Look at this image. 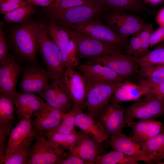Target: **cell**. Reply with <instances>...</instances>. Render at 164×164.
<instances>
[{
  "mask_svg": "<svg viewBox=\"0 0 164 164\" xmlns=\"http://www.w3.org/2000/svg\"><path fill=\"white\" fill-rule=\"evenodd\" d=\"M2 0H0V1H2Z\"/></svg>",
  "mask_w": 164,
  "mask_h": 164,
  "instance_id": "obj_51",
  "label": "cell"
},
{
  "mask_svg": "<svg viewBox=\"0 0 164 164\" xmlns=\"http://www.w3.org/2000/svg\"><path fill=\"white\" fill-rule=\"evenodd\" d=\"M95 120L109 138L121 133L126 126L125 108L112 97Z\"/></svg>",
  "mask_w": 164,
  "mask_h": 164,
  "instance_id": "obj_6",
  "label": "cell"
},
{
  "mask_svg": "<svg viewBox=\"0 0 164 164\" xmlns=\"http://www.w3.org/2000/svg\"><path fill=\"white\" fill-rule=\"evenodd\" d=\"M109 139L107 141V144L112 149L139 161L149 163L139 144L132 137L128 136L122 132Z\"/></svg>",
  "mask_w": 164,
  "mask_h": 164,
  "instance_id": "obj_16",
  "label": "cell"
},
{
  "mask_svg": "<svg viewBox=\"0 0 164 164\" xmlns=\"http://www.w3.org/2000/svg\"><path fill=\"white\" fill-rule=\"evenodd\" d=\"M36 49L41 55L50 79L63 77L66 67L62 60L60 50L48 36L44 25L33 24Z\"/></svg>",
  "mask_w": 164,
  "mask_h": 164,
  "instance_id": "obj_1",
  "label": "cell"
},
{
  "mask_svg": "<svg viewBox=\"0 0 164 164\" xmlns=\"http://www.w3.org/2000/svg\"><path fill=\"white\" fill-rule=\"evenodd\" d=\"M149 92L159 98L164 99V82L150 88Z\"/></svg>",
  "mask_w": 164,
  "mask_h": 164,
  "instance_id": "obj_46",
  "label": "cell"
},
{
  "mask_svg": "<svg viewBox=\"0 0 164 164\" xmlns=\"http://www.w3.org/2000/svg\"><path fill=\"white\" fill-rule=\"evenodd\" d=\"M140 46V39L138 32L132 35L129 40L128 45L125 49L124 53L137 58Z\"/></svg>",
  "mask_w": 164,
  "mask_h": 164,
  "instance_id": "obj_42",
  "label": "cell"
},
{
  "mask_svg": "<svg viewBox=\"0 0 164 164\" xmlns=\"http://www.w3.org/2000/svg\"><path fill=\"white\" fill-rule=\"evenodd\" d=\"M107 25L116 34L125 39L139 32L144 27L145 22L135 24H126L116 22L106 23Z\"/></svg>",
  "mask_w": 164,
  "mask_h": 164,
  "instance_id": "obj_33",
  "label": "cell"
},
{
  "mask_svg": "<svg viewBox=\"0 0 164 164\" xmlns=\"http://www.w3.org/2000/svg\"><path fill=\"white\" fill-rule=\"evenodd\" d=\"M68 28L92 38L121 46L125 49L129 43L128 39L116 34L99 17L85 22L73 25Z\"/></svg>",
  "mask_w": 164,
  "mask_h": 164,
  "instance_id": "obj_7",
  "label": "cell"
},
{
  "mask_svg": "<svg viewBox=\"0 0 164 164\" xmlns=\"http://www.w3.org/2000/svg\"><path fill=\"white\" fill-rule=\"evenodd\" d=\"M60 51L62 60L66 68L69 67L74 68L78 65L77 49L73 40L70 39L68 43Z\"/></svg>",
  "mask_w": 164,
  "mask_h": 164,
  "instance_id": "obj_36",
  "label": "cell"
},
{
  "mask_svg": "<svg viewBox=\"0 0 164 164\" xmlns=\"http://www.w3.org/2000/svg\"><path fill=\"white\" fill-rule=\"evenodd\" d=\"M164 41V27L159 26L152 33L150 38V48Z\"/></svg>",
  "mask_w": 164,
  "mask_h": 164,
  "instance_id": "obj_43",
  "label": "cell"
},
{
  "mask_svg": "<svg viewBox=\"0 0 164 164\" xmlns=\"http://www.w3.org/2000/svg\"><path fill=\"white\" fill-rule=\"evenodd\" d=\"M13 101L20 120L28 116L34 117L45 103L35 94L23 92H17Z\"/></svg>",
  "mask_w": 164,
  "mask_h": 164,
  "instance_id": "obj_19",
  "label": "cell"
},
{
  "mask_svg": "<svg viewBox=\"0 0 164 164\" xmlns=\"http://www.w3.org/2000/svg\"><path fill=\"white\" fill-rule=\"evenodd\" d=\"M109 11L99 0H91L81 5L73 7L50 16L52 21L63 28L88 21Z\"/></svg>",
  "mask_w": 164,
  "mask_h": 164,
  "instance_id": "obj_3",
  "label": "cell"
},
{
  "mask_svg": "<svg viewBox=\"0 0 164 164\" xmlns=\"http://www.w3.org/2000/svg\"></svg>",
  "mask_w": 164,
  "mask_h": 164,
  "instance_id": "obj_52",
  "label": "cell"
},
{
  "mask_svg": "<svg viewBox=\"0 0 164 164\" xmlns=\"http://www.w3.org/2000/svg\"><path fill=\"white\" fill-rule=\"evenodd\" d=\"M110 10L140 13L145 8L140 0H99Z\"/></svg>",
  "mask_w": 164,
  "mask_h": 164,
  "instance_id": "obj_28",
  "label": "cell"
},
{
  "mask_svg": "<svg viewBox=\"0 0 164 164\" xmlns=\"http://www.w3.org/2000/svg\"><path fill=\"white\" fill-rule=\"evenodd\" d=\"M22 70L16 61L9 55L0 61V94L14 99L17 92L15 87Z\"/></svg>",
  "mask_w": 164,
  "mask_h": 164,
  "instance_id": "obj_13",
  "label": "cell"
},
{
  "mask_svg": "<svg viewBox=\"0 0 164 164\" xmlns=\"http://www.w3.org/2000/svg\"><path fill=\"white\" fill-rule=\"evenodd\" d=\"M137 75L139 84L149 89L164 82V64L140 67Z\"/></svg>",
  "mask_w": 164,
  "mask_h": 164,
  "instance_id": "obj_25",
  "label": "cell"
},
{
  "mask_svg": "<svg viewBox=\"0 0 164 164\" xmlns=\"http://www.w3.org/2000/svg\"><path fill=\"white\" fill-rule=\"evenodd\" d=\"M125 112L126 124L135 119H149L162 116L164 115V99L149 92L125 108Z\"/></svg>",
  "mask_w": 164,
  "mask_h": 164,
  "instance_id": "obj_4",
  "label": "cell"
},
{
  "mask_svg": "<svg viewBox=\"0 0 164 164\" xmlns=\"http://www.w3.org/2000/svg\"><path fill=\"white\" fill-rule=\"evenodd\" d=\"M156 19L159 26L164 27V7L159 12L156 16Z\"/></svg>",
  "mask_w": 164,
  "mask_h": 164,
  "instance_id": "obj_48",
  "label": "cell"
},
{
  "mask_svg": "<svg viewBox=\"0 0 164 164\" xmlns=\"http://www.w3.org/2000/svg\"><path fill=\"white\" fill-rule=\"evenodd\" d=\"M80 69L87 81L91 83L119 82L127 79L108 67L98 63L81 64Z\"/></svg>",
  "mask_w": 164,
  "mask_h": 164,
  "instance_id": "obj_15",
  "label": "cell"
},
{
  "mask_svg": "<svg viewBox=\"0 0 164 164\" xmlns=\"http://www.w3.org/2000/svg\"><path fill=\"white\" fill-rule=\"evenodd\" d=\"M63 77L51 79L47 87L38 94L48 104L65 113L74 105L68 94Z\"/></svg>",
  "mask_w": 164,
  "mask_h": 164,
  "instance_id": "obj_10",
  "label": "cell"
},
{
  "mask_svg": "<svg viewBox=\"0 0 164 164\" xmlns=\"http://www.w3.org/2000/svg\"><path fill=\"white\" fill-rule=\"evenodd\" d=\"M87 63H98L106 66L127 79L137 75L140 67L138 58L123 53L89 59Z\"/></svg>",
  "mask_w": 164,
  "mask_h": 164,
  "instance_id": "obj_8",
  "label": "cell"
},
{
  "mask_svg": "<svg viewBox=\"0 0 164 164\" xmlns=\"http://www.w3.org/2000/svg\"><path fill=\"white\" fill-rule=\"evenodd\" d=\"M148 3L152 5H157L160 3L163 0H144Z\"/></svg>",
  "mask_w": 164,
  "mask_h": 164,
  "instance_id": "obj_49",
  "label": "cell"
},
{
  "mask_svg": "<svg viewBox=\"0 0 164 164\" xmlns=\"http://www.w3.org/2000/svg\"><path fill=\"white\" fill-rule=\"evenodd\" d=\"M102 143L85 133L82 138L70 152L82 159L95 164L97 157L105 152Z\"/></svg>",
  "mask_w": 164,
  "mask_h": 164,
  "instance_id": "obj_21",
  "label": "cell"
},
{
  "mask_svg": "<svg viewBox=\"0 0 164 164\" xmlns=\"http://www.w3.org/2000/svg\"><path fill=\"white\" fill-rule=\"evenodd\" d=\"M22 71L19 83L22 92L39 94L45 89L50 83V79L47 71L40 66L31 65Z\"/></svg>",
  "mask_w": 164,
  "mask_h": 164,
  "instance_id": "obj_11",
  "label": "cell"
},
{
  "mask_svg": "<svg viewBox=\"0 0 164 164\" xmlns=\"http://www.w3.org/2000/svg\"><path fill=\"white\" fill-rule=\"evenodd\" d=\"M49 143L51 146L64 151H70L78 143L85 135L84 132L71 134H63L52 133L48 131L43 132Z\"/></svg>",
  "mask_w": 164,
  "mask_h": 164,
  "instance_id": "obj_26",
  "label": "cell"
},
{
  "mask_svg": "<svg viewBox=\"0 0 164 164\" xmlns=\"http://www.w3.org/2000/svg\"><path fill=\"white\" fill-rule=\"evenodd\" d=\"M70 153L60 164H93L92 162L84 160Z\"/></svg>",
  "mask_w": 164,
  "mask_h": 164,
  "instance_id": "obj_45",
  "label": "cell"
},
{
  "mask_svg": "<svg viewBox=\"0 0 164 164\" xmlns=\"http://www.w3.org/2000/svg\"><path fill=\"white\" fill-rule=\"evenodd\" d=\"M24 0H2L0 1V12L1 14L15 10L26 5Z\"/></svg>",
  "mask_w": 164,
  "mask_h": 164,
  "instance_id": "obj_41",
  "label": "cell"
},
{
  "mask_svg": "<svg viewBox=\"0 0 164 164\" xmlns=\"http://www.w3.org/2000/svg\"><path fill=\"white\" fill-rule=\"evenodd\" d=\"M126 126L131 128L132 137L138 143L157 135L163 126L160 121L153 119L140 120L137 121L131 120L127 123Z\"/></svg>",
  "mask_w": 164,
  "mask_h": 164,
  "instance_id": "obj_20",
  "label": "cell"
},
{
  "mask_svg": "<svg viewBox=\"0 0 164 164\" xmlns=\"http://www.w3.org/2000/svg\"><path fill=\"white\" fill-rule=\"evenodd\" d=\"M137 159L127 156L123 153L112 149L110 152L96 158L95 164H137Z\"/></svg>",
  "mask_w": 164,
  "mask_h": 164,
  "instance_id": "obj_31",
  "label": "cell"
},
{
  "mask_svg": "<svg viewBox=\"0 0 164 164\" xmlns=\"http://www.w3.org/2000/svg\"><path fill=\"white\" fill-rule=\"evenodd\" d=\"M65 151L50 145L43 135L37 136L32 146L27 164H60L67 156Z\"/></svg>",
  "mask_w": 164,
  "mask_h": 164,
  "instance_id": "obj_9",
  "label": "cell"
},
{
  "mask_svg": "<svg viewBox=\"0 0 164 164\" xmlns=\"http://www.w3.org/2000/svg\"><path fill=\"white\" fill-rule=\"evenodd\" d=\"M64 114L45 102L32 120L33 126L37 132L52 130L59 125Z\"/></svg>",
  "mask_w": 164,
  "mask_h": 164,
  "instance_id": "obj_17",
  "label": "cell"
},
{
  "mask_svg": "<svg viewBox=\"0 0 164 164\" xmlns=\"http://www.w3.org/2000/svg\"><path fill=\"white\" fill-rule=\"evenodd\" d=\"M13 40L17 51L21 56L30 62L36 61L37 49L33 24H27L17 29Z\"/></svg>",
  "mask_w": 164,
  "mask_h": 164,
  "instance_id": "obj_12",
  "label": "cell"
},
{
  "mask_svg": "<svg viewBox=\"0 0 164 164\" xmlns=\"http://www.w3.org/2000/svg\"><path fill=\"white\" fill-rule=\"evenodd\" d=\"M154 31L152 25L146 24L143 29L139 32L140 48L137 58H140L149 52V40L150 35Z\"/></svg>",
  "mask_w": 164,
  "mask_h": 164,
  "instance_id": "obj_39",
  "label": "cell"
},
{
  "mask_svg": "<svg viewBox=\"0 0 164 164\" xmlns=\"http://www.w3.org/2000/svg\"><path fill=\"white\" fill-rule=\"evenodd\" d=\"M87 82L88 92L84 105L87 107L88 114L95 120L100 112L111 98L121 82L98 83Z\"/></svg>",
  "mask_w": 164,
  "mask_h": 164,
  "instance_id": "obj_5",
  "label": "cell"
},
{
  "mask_svg": "<svg viewBox=\"0 0 164 164\" xmlns=\"http://www.w3.org/2000/svg\"><path fill=\"white\" fill-rule=\"evenodd\" d=\"M138 143L149 163L161 162L164 160V127L155 136Z\"/></svg>",
  "mask_w": 164,
  "mask_h": 164,
  "instance_id": "obj_22",
  "label": "cell"
},
{
  "mask_svg": "<svg viewBox=\"0 0 164 164\" xmlns=\"http://www.w3.org/2000/svg\"><path fill=\"white\" fill-rule=\"evenodd\" d=\"M149 92V89L139 84H135L125 80L121 83L115 90L112 98L119 103L135 101Z\"/></svg>",
  "mask_w": 164,
  "mask_h": 164,
  "instance_id": "obj_23",
  "label": "cell"
},
{
  "mask_svg": "<svg viewBox=\"0 0 164 164\" xmlns=\"http://www.w3.org/2000/svg\"><path fill=\"white\" fill-rule=\"evenodd\" d=\"M44 26L49 36L61 50L70 39L67 32L62 27L52 21Z\"/></svg>",
  "mask_w": 164,
  "mask_h": 164,
  "instance_id": "obj_30",
  "label": "cell"
},
{
  "mask_svg": "<svg viewBox=\"0 0 164 164\" xmlns=\"http://www.w3.org/2000/svg\"><path fill=\"white\" fill-rule=\"evenodd\" d=\"M64 81L68 94L74 105L84 104L88 92V84L83 75L74 68L66 67Z\"/></svg>",
  "mask_w": 164,
  "mask_h": 164,
  "instance_id": "obj_14",
  "label": "cell"
},
{
  "mask_svg": "<svg viewBox=\"0 0 164 164\" xmlns=\"http://www.w3.org/2000/svg\"><path fill=\"white\" fill-rule=\"evenodd\" d=\"M33 5L42 7H48L54 2L53 0H24Z\"/></svg>",
  "mask_w": 164,
  "mask_h": 164,
  "instance_id": "obj_47",
  "label": "cell"
},
{
  "mask_svg": "<svg viewBox=\"0 0 164 164\" xmlns=\"http://www.w3.org/2000/svg\"><path fill=\"white\" fill-rule=\"evenodd\" d=\"M13 99L0 94V124H5L12 120L15 111Z\"/></svg>",
  "mask_w": 164,
  "mask_h": 164,
  "instance_id": "obj_37",
  "label": "cell"
},
{
  "mask_svg": "<svg viewBox=\"0 0 164 164\" xmlns=\"http://www.w3.org/2000/svg\"><path fill=\"white\" fill-rule=\"evenodd\" d=\"M63 28L77 45L78 60L125 53V49L121 46L92 38L69 28Z\"/></svg>",
  "mask_w": 164,
  "mask_h": 164,
  "instance_id": "obj_2",
  "label": "cell"
},
{
  "mask_svg": "<svg viewBox=\"0 0 164 164\" xmlns=\"http://www.w3.org/2000/svg\"><path fill=\"white\" fill-rule=\"evenodd\" d=\"M37 133L33 126L31 117H27L20 120L9 133L5 160L26 139L31 137H36Z\"/></svg>",
  "mask_w": 164,
  "mask_h": 164,
  "instance_id": "obj_18",
  "label": "cell"
},
{
  "mask_svg": "<svg viewBox=\"0 0 164 164\" xmlns=\"http://www.w3.org/2000/svg\"><path fill=\"white\" fill-rule=\"evenodd\" d=\"M35 12L33 5L28 3L23 7L5 13L4 19L8 23L20 22L28 18Z\"/></svg>",
  "mask_w": 164,
  "mask_h": 164,
  "instance_id": "obj_35",
  "label": "cell"
},
{
  "mask_svg": "<svg viewBox=\"0 0 164 164\" xmlns=\"http://www.w3.org/2000/svg\"><path fill=\"white\" fill-rule=\"evenodd\" d=\"M13 119L5 124H0V164H4L7 146L5 142L7 136L11 131Z\"/></svg>",
  "mask_w": 164,
  "mask_h": 164,
  "instance_id": "obj_40",
  "label": "cell"
},
{
  "mask_svg": "<svg viewBox=\"0 0 164 164\" xmlns=\"http://www.w3.org/2000/svg\"><path fill=\"white\" fill-rule=\"evenodd\" d=\"M36 137L27 138L18 145L4 162V164H26L29 158L32 143Z\"/></svg>",
  "mask_w": 164,
  "mask_h": 164,
  "instance_id": "obj_29",
  "label": "cell"
},
{
  "mask_svg": "<svg viewBox=\"0 0 164 164\" xmlns=\"http://www.w3.org/2000/svg\"><path fill=\"white\" fill-rule=\"evenodd\" d=\"M109 11L105 12L103 15V18L106 23L116 22L131 24L145 22L138 16L126 12Z\"/></svg>",
  "mask_w": 164,
  "mask_h": 164,
  "instance_id": "obj_32",
  "label": "cell"
},
{
  "mask_svg": "<svg viewBox=\"0 0 164 164\" xmlns=\"http://www.w3.org/2000/svg\"><path fill=\"white\" fill-rule=\"evenodd\" d=\"M53 0L54 1V2H56V1H58V0Z\"/></svg>",
  "mask_w": 164,
  "mask_h": 164,
  "instance_id": "obj_50",
  "label": "cell"
},
{
  "mask_svg": "<svg viewBox=\"0 0 164 164\" xmlns=\"http://www.w3.org/2000/svg\"><path fill=\"white\" fill-rule=\"evenodd\" d=\"M75 125L99 142L108 140V136L99 124L87 113L83 112L79 113L77 117Z\"/></svg>",
  "mask_w": 164,
  "mask_h": 164,
  "instance_id": "obj_24",
  "label": "cell"
},
{
  "mask_svg": "<svg viewBox=\"0 0 164 164\" xmlns=\"http://www.w3.org/2000/svg\"><path fill=\"white\" fill-rule=\"evenodd\" d=\"M91 0H58L48 7L49 16L54 15L65 10L84 4Z\"/></svg>",
  "mask_w": 164,
  "mask_h": 164,
  "instance_id": "obj_38",
  "label": "cell"
},
{
  "mask_svg": "<svg viewBox=\"0 0 164 164\" xmlns=\"http://www.w3.org/2000/svg\"><path fill=\"white\" fill-rule=\"evenodd\" d=\"M138 61L140 67L164 64V43L138 59Z\"/></svg>",
  "mask_w": 164,
  "mask_h": 164,
  "instance_id": "obj_34",
  "label": "cell"
},
{
  "mask_svg": "<svg viewBox=\"0 0 164 164\" xmlns=\"http://www.w3.org/2000/svg\"><path fill=\"white\" fill-rule=\"evenodd\" d=\"M3 23L0 22V61L6 58L9 55L5 33L2 31Z\"/></svg>",
  "mask_w": 164,
  "mask_h": 164,
  "instance_id": "obj_44",
  "label": "cell"
},
{
  "mask_svg": "<svg viewBox=\"0 0 164 164\" xmlns=\"http://www.w3.org/2000/svg\"><path fill=\"white\" fill-rule=\"evenodd\" d=\"M84 104L74 105L69 112L65 113L60 124L53 129L49 132L63 134L76 133L75 129V122L78 114L83 112Z\"/></svg>",
  "mask_w": 164,
  "mask_h": 164,
  "instance_id": "obj_27",
  "label": "cell"
}]
</instances>
